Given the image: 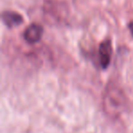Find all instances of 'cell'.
Instances as JSON below:
<instances>
[{
	"label": "cell",
	"mask_w": 133,
	"mask_h": 133,
	"mask_svg": "<svg viewBox=\"0 0 133 133\" xmlns=\"http://www.w3.org/2000/svg\"><path fill=\"white\" fill-rule=\"evenodd\" d=\"M43 8L46 16L52 22H65L69 17V8L66 3L59 0H46Z\"/></svg>",
	"instance_id": "7a4b0ae2"
},
{
	"label": "cell",
	"mask_w": 133,
	"mask_h": 133,
	"mask_svg": "<svg viewBox=\"0 0 133 133\" xmlns=\"http://www.w3.org/2000/svg\"><path fill=\"white\" fill-rule=\"evenodd\" d=\"M2 21L8 28H12L21 25L24 21L23 17L15 11H4L2 13Z\"/></svg>",
	"instance_id": "5b68a950"
},
{
	"label": "cell",
	"mask_w": 133,
	"mask_h": 133,
	"mask_svg": "<svg viewBox=\"0 0 133 133\" xmlns=\"http://www.w3.org/2000/svg\"><path fill=\"white\" fill-rule=\"evenodd\" d=\"M129 31H130L131 35L133 36V21H131L129 24Z\"/></svg>",
	"instance_id": "8992f818"
},
{
	"label": "cell",
	"mask_w": 133,
	"mask_h": 133,
	"mask_svg": "<svg viewBox=\"0 0 133 133\" xmlns=\"http://www.w3.org/2000/svg\"><path fill=\"white\" fill-rule=\"evenodd\" d=\"M43 32L44 29L41 25L33 23L26 28L23 34V37L28 44H35L41 39Z\"/></svg>",
	"instance_id": "277c9868"
},
{
	"label": "cell",
	"mask_w": 133,
	"mask_h": 133,
	"mask_svg": "<svg viewBox=\"0 0 133 133\" xmlns=\"http://www.w3.org/2000/svg\"><path fill=\"white\" fill-rule=\"evenodd\" d=\"M128 107V98L123 89L116 82H109L103 96V109L110 118H116Z\"/></svg>",
	"instance_id": "6da1fadb"
},
{
	"label": "cell",
	"mask_w": 133,
	"mask_h": 133,
	"mask_svg": "<svg viewBox=\"0 0 133 133\" xmlns=\"http://www.w3.org/2000/svg\"><path fill=\"white\" fill-rule=\"evenodd\" d=\"M111 56H112V45L110 39H106L100 43L98 48V57L99 64L103 69H106L110 64Z\"/></svg>",
	"instance_id": "3957f363"
}]
</instances>
